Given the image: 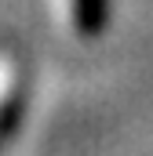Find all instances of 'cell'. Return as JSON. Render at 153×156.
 <instances>
[{
	"instance_id": "1",
	"label": "cell",
	"mask_w": 153,
	"mask_h": 156,
	"mask_svg": "<svg viewBox=\"0 0 153 156\" xmlns=\"http://www.w3.org/2000/svg\"><path fill=\"white\" fill-rule=\"evenodd\" d=\"M18 109H22L18 66H15V58L0 55V145H4V138L11 134V127H15V120H18Z\"/></svg>"
},
{
	"instance_id": "2",
	"label": "cell",
	"mask_w": 153,
	"mask_h": 156,
	"mask_svg": "<svg viewBox=\"0 0 153 156\" xmlns=\"http://www.w3.org/2000/svg\"><path fill=\"white\" fill-rule=\"evenodd\" d=\"M69 15H73L76 33L95 37L106 22V0H69Z\"/></svg>"
}]
</instances>
